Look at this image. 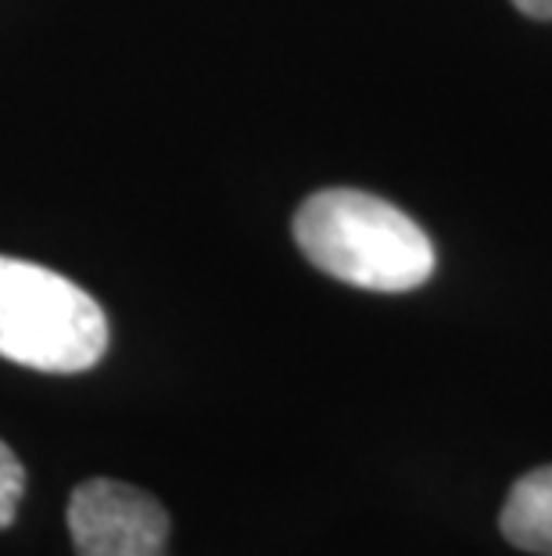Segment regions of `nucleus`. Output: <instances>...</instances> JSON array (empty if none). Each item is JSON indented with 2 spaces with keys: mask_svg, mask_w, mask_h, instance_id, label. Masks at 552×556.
Wrapping results in <instances>:
<instances>
[{
  "mask_svg": "<svg viewBox=\"0 0 552 556\" xmlns=\"http://www.w3.org/2000/svg\"><path fill=\"white\" fill-rule=\"evenodd\" d=\"M295 241L316 269L362 291H416L438 269L431 238L402 208L351 187L305 198L295 212Z\"/></svg>",
  "mask_w": 552,
  "mask_h": 556,
  "instance_id": "1",
  "label": "nucleus"
},
{
  "mask_svg": "<svg viewBox=\"0 0 552 556\" xmlns=\"http://www.w3.org/2000/svg\"><path fill=\"white\" fill-rule=\"evenodd\" d=\"M108 349L93 294L54 269L0 255V356L40 374L90 370Z\"/></svg>",
  "mask_w": 552,
  "mask_h": 556,
  "instance_id": "2",
  "label": "nucleus"
},
{
  "mask_svg": "<svg viewBox=\"0 0 552 556\" xmlns=\"http://www.w3.org/2000/svg\"><path fill=\"white\" fill-rule=\"evenodd\" d=\"M169 528L166 506L126 481L93 478L68 500L76 556H166Z\"/></svg>",
  "mask_w": 552,
  "mask_h": 556,
  "instance_id": "3",
  "label": "nucleus"
},
{
  "mask_svg": "<svg viewBox=\"0 0 552 556\" xmlns=\"http://www.w3.org/2000/svg\"><path fill=\"white\" fill-rule=\"evenodd\" d=\"M502 539L510 546L552 556V464L538 467L513 484L499 514Z\"/></svg>",
  "mask_w": 552,
  "mask_h": 556,
  "instance_id": "4",
  "label": "nucleus"
},
{
  "mask_svg": "<svg viewBox=\"0 0 552 556\" xmlns=\"http://www.w3.org/2000/svg\"><path fill=\"white\" fill-rule=\"evenodd\" d=\"M22 492H26V470H22L18 456L0 442V528H8L15 520Z\"/></svg>",
  "mask_w": 552,
  "mask_h": 556,
  "instance_id": "5",
  "label": "nucleus"
},
{
  "mask_svg": "<svg viewBox=\"0 0 552 556\" xmlns=\"http://www.w3.org/2000/svg\"><path fill=\"white\" fill-rule=\"evenodd\" d=\"M513 8L524 11L527 18H538V22L552 18V0H513Z\"/></svg>",
  "mask_w": 552,
  "mask_h": 556,
  "instance_id": "6",
  "label": "nucleus"
}]
</instances>
